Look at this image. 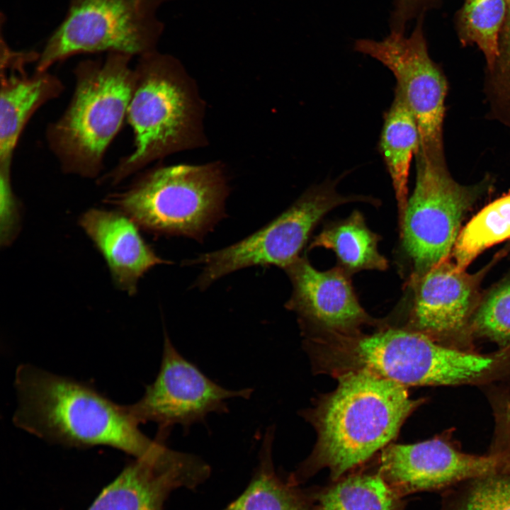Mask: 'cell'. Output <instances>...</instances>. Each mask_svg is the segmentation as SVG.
<instances>
[{
  "mask_svg": "<svg viewBox=\"0 0 510 510\" xmlns=\"http://www.w3.org/2000/svg\"><path fill=\"white\" fill-rule=\"evenodd\" d=\"M15 425L47 442L69 447L105 446L135 459H157L169 448L138 428L127 406L92 386L30 364L16 371Z\"/></svg>",
  "mask_w": 510,
  "mask_h": 510,
  "instance_id": "6da1fadb",
  "label": "cell"
},
{
  "mask_svg": "<svg viewBox=\"0 0 510 510\" xmlns=\"http://www.w3.org/2000/svg\"><path fill=\"white\" fill-rule=\"evenodd\" d=\"M305 336L313 368L335 378L366 371L407 387L455 385L485 380L500 363L499 356L444 346L407 327L385 326L372 334L312 332Z\"/></svg>",
  "mask_w": 510,
  "mask_h": 510,
  "instance_id": "7a4b0ae2",
  "label": "cell"
},
{
  "mask_svg": "<svg viewBox=\"0 0 510 510\" xmlns=\"http://www.w3.org/2000/svg\"><path fill=\"white\" fill-rule=\"evenodd\" d=\"M336 389L304 414L317 432L309 458L290 476L298 484L322 468L335 481L390 443L422 402L407 387L366 371L336 378Z\"/></svg>",
  "mask_w": 510,
  "mask_h": 510,
  "instance_id": "3957f363",
  "label": "cell"
},
{
  "mask_svg": "<svg viewBox=\"0 0 510 510\" xmlns=\"http://www.w3.org/2000/svg\"><path fill=\"white\" fill-rule=\"evenodd\" d=\"M205 110L197 84L176 57L157 50L140 56L126 118L134 150L98 181L115 185L156 160L205 147Z\"/></svg>",
  "mask_w": 510,
  "mask_h": 510,
  "instance_id": "277c9868",
  "label": "cell"
},
{
  "mask_svg": "<svg viewBox=\"0 0 510 510\" xmlns=\"http://www.w3.org/2000/svg\"><path fill=\"white\" fill-rule=\"evenodd\" d=\"M132 57L109 52L103 61L86 60L74 68L71 101L45 132L63 172L94 178L103 170L106 152L127 118L134 85Z\"/></svg>",
  "mask_w": 510,
  "mask_h": 510,
  "instance_id": "5b68a950",
  "label": "cell"
},
{
  "mask_svg": "<svg viewBox=\"0 0 510 510\" xmlns=\"http://www.w3.org/2000/svg\"><path fill=\"white\" fill-rule=\"evenodd\" d=\"M228 194L224 165L212 162L156 166L105 201L147 231L200 240L222 218Z\"/></svg>",
  "mask_w": 510,
  "mask_h": 510,
  "instance_id": "8992f818",
  "label": "cell"
},
{
  "mask_svg": "<svg viewBox=\"0 0 510 510\" xmlns=\"http://www.w3.org/2000/svg\"><path fill=\"white\" fill-rule=\"evenodd\" d=\"M174 0H69L62 21L39 54L35 71L79 54L119 52L139 57L156 50L164 29L157 11Z\"/></svg>",
  "mask_w": 510,
  "mask_h": 510,
  "instance_id": "52a82bcc",
  "label": "cell"
},
{
  "mask_svg": "<svg viewBox=\"0 0 510 510\" xmlns=\"http://www.w3.org/2000/svg\"><path fill=\"white\" fill-rule=\"evenodd\" d=\"M339 179H328L310 188L274 220L238 242L186 261V265H204L196 285L205 288L246 267L276 266L284 269L291 264L300 257L312 231L327 213L347 203L366 202L364 196L339 193Z\"/></svg>",
  "mask_w": 510,
  "mask_h": 510,
  "instance_id": "ba28073f",
  "label": "cell"
},
{
  "mask_svg": "<svg viewBox=\"0 0 510 510\" xmlns=\"http://www.w3.org/2000/svg\"><path fill=\"white\" fill-rule=\"evenodd\" d=\"M415 158V187L400 229L402 249L414 270L412 280L448 259L477 191L453 178L446 157L417 152Z\"/></svg>",
  "mask_w": 510,
  "mask_h": 510,
  "instance_id": "9c48e42d",
  "label": "cell"
},
{
  "mask_svg": "<svg viewBox=\"0 0 510 510\" xmlns=\"http://www.w3.org/2000/svg\"><path fill=\"white\" fill-rule=\"evenodd\" d=\"M425 16L416 19L409 35L390 33L382 40L358 39L353 48L382 63L394 75L395 91L412 112L419 133L418 152L431 157H445L443 123L448 82L429 55L424 31Z\"/></svg>",
  "mask_w": 510,
  "mask_h": 510,
  "instance_id": "30bf717a",
  "label": "cell"
},
{
  "mask_svg": "<svg viewBox=\"0 0 510 510\" xmlns=\"http://www.w3.org/2000/svg\"><path fill=\"white\" fill-rule=\"evenodd\" d=\"M253 389L230 390L207 377L186 359L164 334L162 358L154 382L143 396L127 408L138 424L152 421L159 426L157 438L164 441L175 425L185 431L212 413L228 412L227 401L249 399Z\"/></svg>",
  "mask_w": 510,
  "mask_h": 510,
  "instance_id": "8fae6325",
  "label": "cell"
},
{
  "mask_svg": "<svg viewBox=\"0 0 510 510\" xmlns=\"http://www.w3.org/2000/svg\"><path fill=\"white\" fill-rule=\"evenodd\" d=\"M377 472L400 497L441 493L474 478L510 473V450L470 454L438 438L413 444L390 443L381 450Z\"/></svg>",
  "mask_w": 510,
  "mask_h": 510,
  "instance_id": "7c38bea8",
  "label": "cell"
},
{
  "mask_svg": "<svg viewBox=\"0 0 510 510\" xmlns=\"http://www.w3.org/2000/svg\"><path fill=\"white\" fill-rule=\"evenodd\" d=\"M284 270L293 285L285 307L297 314L304 333L351 334L366 325L386 326L362 307L351 275L341 266L322 271L300 256Z\"/></svg>",
  "mask_w": 510,
  "mask_h": 510,
  "instance_id": "4fadbf2b",
  "label": "cell"
},
{
  "mask_svg": "<svg viewBox=\"0 0 510 510\" xmlns=\"http://www.w3.org/2000/svg\"><path fill=\"white\" fill-rule=\"evenodd\" d=\"M210 472L202 459L174 450L157 459H135L87 510H164L173 490L193 489L208 477Z\"/></svg>",
  "mask_w": 510,
  "mask_h": 510,
  "instance_id": "5bb4252c",
  "label": "cell"
},
{
  "mask_svg": "<svg viewBox=\"0 0 510 510\" xmlns=\"http://www.w3.org/2000/svg\"><path fill=\"white\" fill-rule=\"evenodd\" d=\"M38 56L35 51H15L6 42L1 45V190L12 189L13 154L27 123L38 109L64 90L60 79L48 71L26 73V66L36 62Z\"/></svg>",
  "mask_w": 510,
  "mask_h": 510,
  "instance_id": "9a60e30c",
  "label": "cell"
},
{
  "mask_svg": "<svg viewBox=\"0 0 510 510\" xmlns=\"http://www.w3.org/2000/svg\"><path fill=\"white\" fill-rule=\"evenodd\" d=\"M414 291L407 328L436 340L461 329L472 307L475 284L448 259L413 280Z\"/></svg>",
  "mask_w": 510,
  "mask_h": 510,
  "instance_id": "2e32d148",
  "label": "cell"
},
{
  "mask_svg": "<svg viewBox=\"0 0 510 510\" xmlns=\"http://www.w3.org/2000/svg\"><path fill=\"white\" fill-rule=\"evenodd\" d=\"M79 225L103 255L116 286L135 294L139 279L150 268L169 264L144 242L138 225L120 210L91 209Z\"/></svg>",
  "mask_w": 510,
  "mask_h": 510,
  "instance_id": "e0dca14e",
  "label": "cell"
},
{
  "mask_svg": "<svg viewBox=\"0 0 510 510\" xmlns=\"http://www.w3.org/2000/svg\"><path fill=\"white\" fill-rule=\"evenodd\" d=\"M394 93L393 101L384 113L378 149L392 181L400 229L409 200L410 166L420 139L412 112L399 93Z\"/></svg>",
  "mask_w": 510,
  "mask_h": 510,
  "instance_id": "ac0fdd59",
  "label": "cell"
},
{
  "mask_svg": "<svg viewBox=\"0 0 510 510\" xmlns=\"http://www.w3.org/2000/svg\"><path fill=\"white\" fill-rule=\"evenodd\" d=\"M380 239L368 227L362 213L354 210L348 217L324 226L308 249L323 247L332 250L339 266L350 275L363 270L385 271L388 261L378 251Z\"/></svg>",
  "mask_w": 510,
  "mask_h": 510,
  "instance_id": "d6986e66",
  "label": "cell"
},
{
  "mask_svg": "<svg viewBox=\"0 0 510 510\" xmlns=\"http://www.w3.org/2000/svg\"><path fill=\"white\" fill-rule=\"evenodd\" d=\"M274 427L267 429L254 475L245 490L222 510H312L309 498L290 477L276 472L272 459Z\"/></svg>",
  "mask_w": 510,
  "mask_h": 510,
  "instance_id": "ffe728a7",
  "label": "cell"
},
{
  "mask_svg": "<svg viewBox=\"0 0 510 510\" xmlns=\"http://www.w3.org/2000/svg\"><path fill=\"white\" fill-rule=\"evenodd\" d=\"M400 497L378 472H356L322 490L314 510H403Z\"/></svg>",
  "mask_w": 510,
  "mask_h": 510,
  "instance_id": "44dd1931",
  "label": "cell"
},
{
  "mask_svg": "<svg viewBox=\"0 0 510 510\" xmlns=\"http://www.w3.org/2000/svg\"><path fill=\"white\" fill-rule=\"evenodd\" d=\"M506 0H464L454 17L456 34L463 47L476 45L486 68L494 64L499 40L506 15Z\"/></svg>",
  "mask_w": 510,
  "mask_h": 510,
  "instance_id": "7402d4cb",
  "label": "cell"
},
{
  "mask_svg": "<svg viewBox=\"0 0 510 510\" xmlns=\"http://www.w3.org/2000/svg\"><path fill=\"white\" fill-rule=\"evenodd\" d=\"M510 239V193L487 205L459 233L453 247L455 264L462 269L486 249Z\"/></svg>",
  "mask_w": 510,
  "mask_h": 510,
  "instance_id": "603a6c76",
  "label": "cell"
},
{
  "mask_svg": "<svg viewBox=\"0 0 510 510\" xmlns=\"http://www.w3.org/2000/svg\"><path fill=\"white\" fill-rule=\"evenodd\" d=\"M439 510H510V473L474 478L445 490Z\"/></svg>",
  "mask_w": 510,
  "mask_h": 510,
  "instance_id": "cb8c5ba5",
  "label": "cell"
},
{
  "mask_svg": "<svg viewBox=\"0 0 510 510\" xmlns=\"http://www.w3.org/2000/svg\"><path fill=\"white\" fill-rule=\"evenodd\" d=\"M477 330L499 343L510 341V283L494 290L478 310Z\"/></svg>",
  "mask_w": 510,
  "mask_h": 510,
  "instance_id": "d4e9b609",
  "label": "cell"
},
{
  "mask_svg": "<svg viewBox=\"0 0 510 510\" xmlns=\"http://www.w3.org/2000/svg\"><path fill=\"white\" fill-rule=\"evenodd\" d=\"M506 1V15L502 29L499 51L492 67L485 69L484 89L499 105L510 109V0Z\"/></svg>",
  "mask_w": 510,
  "mask_h": 510,
  "instance_id": "484cf974",
  "label": "cell"
},
{
  "mask_svg": "<svg viewBox=\"0 0 510 510\" xmlns=\"http://www.w3.org/2000/svg\"><path fill=\"white\" fill-rule=\"evenodd\" d=\"M441 4V0H394L390 20V32L404 33L409 21L425 16L428 11Z\"/></svg>",
  "mask_w": 510,
  "mask_h": 510,
  "instance_id": "4316f807",
  "label": "cell"
},
{
  "mask_svg": "<svg viewBox=\"0 0 510 510\" xmlns=\"http://www.w3.org/2000/svg\"><path fill=\"white\" fill-rule=\"evenodd\" d=\"M505 419H506V424L509 426V429H510V403H509V404L507 406V408H506V412H505ZM508 450H510V446H509V448H508Z\"/></svg>",
  "mask_w": 510,
  "mask_h": 510,
  "instance_id": "83f0119b",
  "label": "cell"
}]
</instances>
